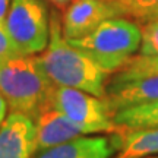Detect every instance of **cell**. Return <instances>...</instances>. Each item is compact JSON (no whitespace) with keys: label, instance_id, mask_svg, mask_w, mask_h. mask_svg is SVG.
<instances>
[{"label":"cell","instance_id":"cell-1","mask_svg":"<svg viewBox=\"0 0 158 158\" xmlns=\"http://www.w3.org/2000/svg\"><path fill=\"white\" fill-rule=\"evenodd\" d=\"M38 60L45 75L56 86H69L106 98L107 75L85 53L64 38L60 18L56 12L50 16V40Z\"/></svg>","mask_w":158,"mask_h":158},{"label":"cell","instance_id":"cell-2","mask_svg":"<svg viewBox=\"0 0 158 158\" xmlns=\"http://www.w3.org/2000/svg\"><path fill=\"white\" fill-rule=\"evenodd\" d=\"M54 88L35 54H21L0 63V94L12 111L34 118L41 110L51 107Z\"/></svg>","mask_w":158,"mask_h":158},{"label":"cell","instance_id":"cell-3","mask_svg":"<svg viewBox=\"0 0 158 158\" xmlns=\"http://www.w3.org/2000/svg\"><path fill=\"white\" fill-rule=\"evenodd\" d=\"M68 41L85 53L106 73H114L139 50L142 29L139 23L132 19L114 16L100 23L82 38Z\"/></svg>","mask_w":158,"mask_h":158},{"label":"cell","instance_id":"cell-4","mask_svg":"<svg viewBox=\"0 0 158 158\" xmlns=\"http://www.w3.org/2000/svg\"><path fill=\"white\" fill-rule=\"evenodd\" d=\"M3 25L23 56L43 53L48 44L50 18L41 0H12Z\"/></svg>","mask_w":158,"mask_h":158},{"label":"cell","instance_id":"cell-5","mask_svg":"<svg viewBox=\"0 0 158 158\" xmlns=\"http://www.w3.org/2000/svg\"><path fill=\"white\" fill-rule=\"evenodd\" d=\"M50 104L53 108L66 114L85 135L117 133L122 130L114 123L113 113L106 98H100L76 88L56 86Z\"/></svg>","mask_w":158,"mask_h":158},{"label":"cell","instance_id":"cell-6","mask_svg":"<svg viewBox=\"0 0 158 158\" xmlns=\"http://www.w3.org/2000/svg\"><path fill=\"white\" fill-rule=\"evenodd\" d=\"M114 16H118V13L108 0H73L63 15V35L66 40L82 38Z\"/></svg>","mask_w":158,"mask_h":158},{"label":"cell","instance_id":"cell-7","mask_svg":"<svg viewBox=\"0 0 158 158\" xmlns=\"http://www.w3.org/2000/svg\"><path fill=\"white\" fill-rule=\"evenodd\" d=\"M35 152L34 118L12 111L0 126V158H32Z\"/></svg>","mask_w":158,"mask_h":158},{"label":"cell","instance_id":"cell-8","mask_svg":"<svg viewBox=\"0 0 158 158\" xmlns=\"http://www.w3.org/2000/svg\"><path fill=\"white\" fill-rule=\"evenodd\" d=\"M158 100V73L132 79H113L106 86V101L111 113L130 106H139Z\"/></svg>","mask_w":158,"mask_h":158},{"label":"cell","instance_id":"cell-9","mask_svg":"<svg viewBox=\"0 0 158 158\" xmlns=\"http://www.w3.org/2000/svg\"><path fill=\"white\" fill-rule=\"evenodd\" d=\"M34 123L37 152L85 135L66 114L53 107L41 110L34 117Z\"/></svg>","mask_w":158,"mask_h":158},{"label":"cell","instance_id":"cell-10","mask_svg":"<svg viewBox=\"0 0 158 158\" xmlns=\"http://www.w3.org/2000/svg\"><path fill=\"white\" fill-rule=\"evenodd\" d=\"M117 151L114 135L79 136L76 139L37 152L32 158H111Z\"/></svg>","mask_w":158,"mask_h":158},{"label":"cell","instance_id":"cell-11","mask_svg":"<svg viewBox=\"0 0 158 158\" xmlns=\"http://www.w3.org/2000/svg\"><path fill=\"white\" fill-rule=\"evenodd\" d=\"M117 158H147L158 155V127L151 129H122L114 133Z\"/></svg>","mask_w":158,"mask_h":158},{"label":"cell","instance_id":"cell-12","mask_svg":"<svg viewBox=\"0 0 158 158\" xmlns=\"http://www.w3.org/2000/svg\"><path fill=\"white\" fill-rule=\"evenodd\" d=\"M113 120L120 129L158 127V100L122 108L113 114Z\"/></svg>","mask_w":158,"mask_h":158},{"label":"cell","instance_id":"cell-13","mask_svg":"<svg viewBox=\"0 0 158 158\" xmlns=\"http://www.w3.org/2000/svg\"><path fill=\"white\" fill-rule=\"evenodd\" d=\"M116 7L118 16L145 25L158 19V0H108Z\"/></svg>","mask_w":158,"mask_h":158},{"label":"cell","instance_id":"cell-14","mask_svg":"<svg viewBox=\"0 0 158 158\" xmlns=\"http://www.w3.org/2000/svg\"><path fill=\"white\" fill-rule=\"evenodd\" d=\"M158 73V54L155 56H133L123 68L117 72L113 79L124 81L132 79L136 76H145V75H157Z\"/></svg>","mask_w":158,"mask_h":158},{"label":"cell","instance_id":"cell-15","mask_svg":"<svg viewBox=\"0 0 158 158\" xmlns=\"http://www.w3.org/2000/svg\"><path fill=\"white\" fill-rule=\"evenodd\" d=\"M142 41L139 54L155 56L158 54V19L142 25Z\"/></svg>","mask_w":158,"mask_h":158},{"label":"cell","instance_id":"cell-16","mask_svg":"<svg viewBox=\"0 0 158 158\" xmlns=\"http://www.w3.org/2000/svg\"><path fill=\"white\" fill-rule=\"evenodd\" d=\"M15 56H21V53L16 48V45L13 44L12 38L9 37L5 25L0 22V63Z\"/></svg>","mask_w":158,"mask_h":158},{"label":"cell","instance_id":"cell-17","mask_svg":"<svg viewBox=\"0 0 158 158\" xmlns=\"http://www.w3.org/2000/svg\"><path fill=\"white\" fill-rule=\"evenodd\" d=\"M12 0H0V22H5L6 13H7V9H9V5H10Z\"/></svg>","mask_w":158,"mask_h":158},{"label":"cell","instance_id":"cell-18","mask_svg":"<svg viewBox=\"0 0 158 158\" xmlns=\"http://www.w3.org/2000/svg\"><path fill=\"white\" fill-rule=\"evenodd\" d=\"M6 111H7V102H6V100L3 98V95L0 94V126H2V123L5 122Z\"/></svg>","mask_w":158,"mask_h":158},{"label":"cell","instance_id":"cell-19","mask_svg":"<svg viewBox=\"0 0 158 158\" xmlns=\"http://www.w3.org/2000/svg\"><path fill=\"white\" fill-rule=\"evenodd\" d=\"M48 2H51L53 5H56L57 7H64V6H68L73 0H48Z\"/></svg>","mask_w":158,"mask_h":158},{"label":"cell","instance_id":"cell-20","mask_svg":"<svg viewBox=\"0 0 158 158\" xmlns=\"http://www.w3.org/2000/svg\"><path fill=\"white\" fill-rule=\"evenodd\" d=\"M147 158H158V155H152V157H147Z\"/></svg>","mask_w":158,"mask_h":158}]
</instances>
